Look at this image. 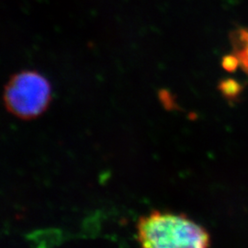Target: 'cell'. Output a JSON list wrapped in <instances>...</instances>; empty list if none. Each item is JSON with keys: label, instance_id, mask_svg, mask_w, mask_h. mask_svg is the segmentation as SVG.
Returning a JSON list of instances; mask_svg holds the SVG:
<instances>
[{"label": "cell", "instance_id": "2", "mask_svg": "<svg viewBox=\"0 0 248 248\" xmlns=\"http://www.w3.org/2000/svg\"><path fill=\"white\" fill-rule=\"evenodd\" d=\"M53 100V88L48 78L36 70L12 75L3 89V102L10 114L23 121L43 115Z\"/></svg>", "mask_w": 248, "mask_h": 248}, {"label": "cell", "instance_id": "5", "mask_svg": "<svg viewBox=\"0 0 248 248\" xmlns=\"http://www.w3.org/2000/svg\"><path fill=\"white\" fill-rule=\"evenodd\" d=\"M222 90L226 97L235 98L239 94V86L233 80H227L222 83Z\"/></svg>", "mask_w": 248, "mask_h": 248}, {"label": "cell", "instance_id": "3", "mask_svg": "<svg viewBox=\"0 0 248 248\" xmlns=\"http://www.w3.org/2000/svg\"><path fill=\"white\" fill-rule=\"evenodd\" d=\"M231 40L239 65L248 73V29H237L232 32Z\"/></svg>", "mask_w": 248, "mask_h": 248}, {"label": "cell", "instance_id": "7", "mask_svg": "<svg viewBox=\"0 0 248 248\" xmlns=\"http://www.w3.org/2000/svg\"><path fill=\"white\" fill-rule=\"evenodd\" d=\"M85 227L87 228L88 232H96L98 231V217H91L85 223Z\"/></svg>", "mask_w": 248, "mask_h": 248}, {"label": "cell", "instance_id": "1", "mask_svg": "<svg viewBox=\"0 0 248 248\" xmlns=\"http://www.w3.org/2000/svg\"><path fill=\"white\" fill-rule=\"evenodd\" d=\"M141 248H211L207 230L185 214L153 211L137 222Z\"/></svg>", "mask_w": 248, "mask_h": 248}, {"label": "cell", "instance_id": "6", "mask_svg": "<svg viewBox=\"0 0 248 248\" xmlns=\"http://www.w3.org/2000/svg\"><path fill=\"white\" fill-rule=\"evenodd\" d=\"M238 65H239V62L234 54L225 57L223 60V67L228 71L234 70Z\"/></svg>", "mask_w": 248, "mask_h": 248}, {"label": "cell", "instance_id": "4", "mask_svg": "<svg viewBox=\"0 0 248 248\" xmlns=\"http://www.w3.org/2000/svg\"><path fill=\"white\" fill-rule=\"evenodd\" d=\"M27 239L38 245H45L47 248H53L62 243L63 236L62 231L55 228H47L29 233Z\"/></svg>", "mask_w": 248, "mask_h": 248}, {"label": "cell", "instance_id": "8", "mask_svg": "<svg viewBox=\"0 0 248 248\" xmlns=\"http://www.w3.org/2000/svg\"><path fill=\"white\" fill-rule=\"evenodd\" d=\"M37 248H47V247L45 246V245H39V247Z\"/></svg>", "mask_w": 248, "mask_h": 248}]
</instances>
